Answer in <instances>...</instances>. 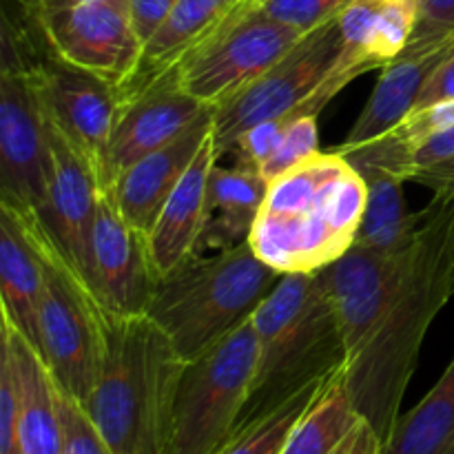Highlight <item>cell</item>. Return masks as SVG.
<instances>
[{"label":"cell","mask_w":454,"mask_h":454,"mask_svg":"<svg viewBox=\"0 0 454 454\" xmlns=\"http://www.w3.org/2000/svg\"><path fill=\"white\" fill-rule=\"evenodd\" d=\"M20 399L12 357L0 348V454H22L20 446Z\"/></svg>","instance_id":"4dcf8cb0"},{"label":"cell","mask_w":454,"mask_h":454,"mask_svg":"<svg viewBox=\"0 0 454 454\" xmlns=\"http://www.w3.org/2000/svg\"><path fill=\"white\" fill-rule=\"evenodd\" d=\"M184 366L149 315L109 313L100 371L80 406L115 454H167Z\"/></svg>","instance_id":"3957f363"},{"label":"cell","mask_w":454,"mask_h":454,"mask_svg":"<svg viewBox=\"0 0 454 454\" xmlns=\"http://www.w3.org/2000/svg\"><path fill=\"white\" fill-rule=\"evenodd\" d=\"M279 279L251 242H244L191 257L160 278L146 315L191 362L253 319Z\"/></svg>","instance_id":"5b68a950"},{"label":"cell","mask_w":454,"mask_h":454,"mask_svg":"<svg viewBox=\"0 0 454 454\" xmlns=\"http://www.w3.org/2000/svg\"><path fill=\"white\" fill-rule=\"evenodd\" d=\"M350 0H262L260 12L300 34H310L317 27L340 16Z\"/></svg>","instance_id":"f1b7e54d"},{"label":"cell","mask_w":454,"mask_h":454,"mask_svg":"<svg viewBox=\"0 0 454 454\" xmlns=\"http://www.w3.org/2000/svg\"><path fill=\"white\" fill-rule=\"evenodd\" d=\"M118 93L120 114L102 160V189H109L131 164L173 142L211 111L177 84L173 71Z\"/></svg>","instance_id":"7c38bea8"},{"label":"cell","mask_w":454,"mask_h":454,"mask_svg":"<svg viewBox=\"0 0 454 454\" xmlns=\"http://www.w3.org/2000/svg\"><path fill=\"white\" fill-rule=\"evenodd\" d=\"M3 348L12 357L20 399L22 454H62L58 386L47 364L3 317Z\"/></svg>","instance_id":"7402d4cb"},{"label":"cell","mask_w":454,"mask_h":454,"mask_svg":"<svg viewBox=\"0 0 454 454\" xmlns=\"http://www.w3.org/2000/svg\"><path fill=\"white\" fill-rule=\"evenodd\" d=\"M324 275L344 328L346 390L386 443L426 333L454 295V191L433 193L403 248L355 244Z\"/></svg>","instance_id":"6da1fadb"},{"label":"cell","mask_w":454,"mask_h":454,"mask_svg":"<svg viewBox=\"0 0 454 454\" xmlns=\"http://www.w3.org/2000/svg\"><path fill=\"white\" fill-rule=\"evenodd\" d=\"M257 368L235 430L269 415L346 364V341L324 270L282 275L253 315ZM233 430V433H235Z\"/></svg>","instance_id":"277c9868"},{"label":"cell","mask_w":454,"mask_h":454,"mask_svg":"<svg viewBox=\"0 0 454 454\" xmlns=\"http://www.w3.org/2000/svg\"><path fill=\"white\" fill-rule=\"evenodd\" d=\"M34 78L47 115L91 160L102 182V160L120 114L118 89L51 58L44 44Z\"/></svg>","instance_id":"9a60e30c"},{"label":"cell","mask_w":454,"mask_h":454,"mask_svg":"<svg viewBox=\"0 0 454 454\" xmlns=\"http://www.w3.org/2000/svg\"><path fill=\"white\" fill-rule=\"evenodd\" d=\"M176 0H127L129 16H131L133 29L140 35V40L149 43L160 27L167 22L168 13H171Z\"/></svg>","instance_id":"d6a6232c"},{"label":"cell","mask_w":454,"mask_h":454,"mask_svg":"<svg viewBox=\"0 0 454 454\" xmlns=\"http://www.w3.org/2000/svg\"><path fill=\"white\" fill-rule=\"evenodd\" d=\"M411 182L428 186L433 193H437V191H454V155L443 160V162H437L433 167L417 171Z\"/></svg>","instance_id":"d590c367"},{"label":"cell","mask_w":454,"mask_h":454,"mask_svg":"<svg viewBox=\"0 0 454 454\" xmlns=\"http://www.w3.org/2000/svg\"><path fill=\"white\" fill-rule=\"evenodd\" d=\"M44 269L20 215L0 200V295L3 317L43 357L40 341V297Z\"/></svg>","instance_id":"d6986e66"},{"label":"cell","mask_w":454,"mask_h":454,"mask_svg":"<svg viewBox=\"0 0 454 454\" xmlns=\"http://www.w3.org/2000/svg\"><path fill=\"white\" fill-rule=\"evenodd\" d=\"M58 408L62 421V454H115L98 433L87 411L60 388H58Z\"/></svg>","instance_id":"f546056e"},{"label":"cell","mask_w":454,"mask_h":454,"mask_svg":"<svg viewBox=\"0 0 454 454\" xmlns=\"http://www.w3.org/2000/svg\"><path fill=\"white\" fill-rule=\"evenodd\" d=\"M341 371L297 421L282 454H384L380 434L350 402Z\"/></svg>","instance_id":"44dd1931"},{"label":"cell","mask_w":454,"mask_h":454,"mask_svg":"<svg viewBox=\"0 0 454 454\" xmlns=\"http://www.w3.org/2000/svg\"><path fill=\"white\" fill-rule=\"evenodd\" d=\"M44 106V105H43ZM47 115V111H44ZM49 167L38 217L80 273L89 279V253L102 182L91 160L47 115Z\"/></svg>","instance_id":"5bb4252c"},{"label":"cell","mask_w":454,"mask_h":454,"mask_svg":"<svg viewBox=\"0 0 454 454\" xmlns=\"http://www.w3.org/2000/svg\"><path fill=\"white\" fill-rule=\"evenodd\" d=\"M89 282L105 309L115 315H145L160 282L149 235L124 217L106 189L98 195Z\"/></svg>","instance_id":"4fadbf2b"},{"label":"cell","mask_w":454,"mask_h":454,"mask_svg":"<svg viewBox=\"0 0 454 454\" xmlns=\"http://www.w3.org/2000/svg\"><path fill=\"white\" fill-rule=\"evenodd\" d=\"M27 13H44V12H58V9L78 7V4L98 3V0H16Z\"/></svg>","instance_id":"8d00e7d4"},{"label":"cell","mask_w":454,"mask_h":454,"mask_svg":"<svg viewBox=\"0 0 454 454\" xmlns=\"http://www.w3.org/2000/svg\"><path fill=\"white\" fill-rule=\"evenodd\" d=\"M419 0H350L340 13L344 53L340 65L364 75L403 51L417 27Z\"/></svg>","instance_id":"ffe728a7"},{"label":"cell","mask_w":454,"mask_h":454,"mask_svg":"<svg viewBox=\"0 0 454 454\" xmlns=\"http://www.w3.org/2000/svg\"><path fill=\"white\" fill-rule=\"evenodd\" d=\"M452 155H454V127L437 133V136L428 137V140L415 151V155H412V176H415L417 171H421V168H428L433 167V164L452 158Z\"/></svg>","instance_id":"e575fe53"},{"label":"cell","mask_w":454,"mask_h":454,"mask_svg":"<svg viewBox=\"0 0 454 454\" xmlns=\"http://www.w3.org/2000/svg\"><path fill=\"white\" fill-rule=\"evenodd\" d=\"M454 53V40L408 43L399 56L381 67V75L346 136L344 146H362L380 140L412 114L428 75Z\"/></svg>","instance_id":"e0dca14e"},{"label":"cell","mask_w":454,"mask_h":454,"mask_svg":"<svg viewBox=\"0 0 454 454\" xmlns=\"http://www.w3.org/2000/svg\"><path fill=\"white\" fill-rule=\"evenodd\" d=\"M317 151V115L306 114V111H297V114L288 120L286 129H284L273 155L266 160V164L260 168V173L264 176L266 182H270L278 176H282V173H286L288 168L297 167L300 162L309 160L310 155H315Z\"/></svg>","instance_id":"83f0119b"},{"label":"cell","mask_w":454,"mask_h":454,"mask_svg":"<svg viewBox=\"0 0 454 454\" xmlns=\"http://www.w3.org/2000/svg\"><path fill=\"white\" fill-rule=\"evenodd\" d=\"M337 18L301 35L273 67L213 109V140L220 158L255 124L297 111L319 115L346 84L359 78L340 65L344 38Z\"/></svg>","instance_id":"52a82bcc"},{"label":"cell","mask_w":454,"mask_h":454,"mask_svg":"<svg viewBox=\"0 0 454 454\" xmlns=\"http://www.w3.org/2000/svg\"><path fill=\"white\" fill-rule=\"evenodd\" d=\"M366 198V182L346 155L317 151L269 182L248 242L279 275L317 273L355 247Z\"/></svg>","instance_id":"7a4b0ae2"},{"label":"cell","mask_w":454,"mask_h":454,"mask_svg":"<svg viewBox=\"0 0 454 454\" xmlns=\"http://www.w3.org/2000/svg\"><path fill=\"white\" fill-rule=\"evenodd\" d=\"M269 182L251 164L235 162L233 167L215 164L208 182V217L202 238V248L215 251L248 242L260 208L264 204Z\"/></svg>","instance_id":"cb8c5ba5"},{"label":"cell","mask_w":454,"mask_h":454,"mask_svg":"<svg viewBox=\"0 0 454 454\" xmlns=\"http://www.w3.org/2000/svg\"><path fill=\"white\" fill-rule=\"evenodd\" d=\"M350 164L362 173L368 189L366 211L355 244L372 251H399L411 242L419 222V211L408 213L403 207L402 189L408 180L368 160H350Z\"/></svg>","instance_id":"d4e9b609"},{"label":"cell","mask_w":454,"mask_h":454,"mask_svg":"<svg viewBox=\"0 0 454 454\" xmlns=\"http://www.w3.org/2000/svg\"><path fill=\"white\" fill-rule=\"evenodd\" d=\"M454 40V0H419L417 27L408 43Z\"/></svg>","instance_id":"1f68e13d"},{"label":"cell","mask_w":454,"mask_h":454,"mask_svg":"<svg viewBox=\"0 0 454 454\" xmlns=\"http://www.w3.org/2000/svg\"><path fill=\"white\" fill-rule=\"evenodd\" d=\"M217 160L220 153L211 133L155 220L149 244L160 278L202 251L204 231L211 217L208 182Z\"/></svg>","instance_id":"ac0fdd59"},{"label":"cell","mask_w":454,"mask_h":454,"mask_svg":"<svg viewBox=\"0 0 454 454\" xmlns=\"http://www.w3.org/2000/svg\"><path fill=\"white\" fill-rule=\"evenodd\" d=\"M384 454H454V359L434 388L399 417Z\"/></svg>","instance_id":"484cf974"},{"label":"cell","mask_w":454,"mask_h":454,"mask_svg":"<svg viewBox=\"0 0 454 454\" xmlns=\"http://www.w3.org/2000/svg\"><path fill=\"white\" fill-rule=\"evenodd\" d=\"M326 384L328 380L310 384L309 388L293 395L291 399H286L282 406L270 411L269 415L260 417V419L251 421L244 428L235 430L229 437V442L215 454H282L288 437L295 430L297 421L313 406V402L322 395Z\"/></svg>","instance_id":"4316f807"},{"label":"cell","mask_w":454,"mask_h":454,"mask_svg":"<svg viewBox=\"0 0 454 454\" xmlns=\"http://www.w3.org/2000/svg\"><path fill=\"white\" fill-rule=\"evenodd\" d=\"M248 3L251 0H176L167 22L146 43L140 71L124 89L145 84L176 69Z\"/></svg>","instance_id":"603a6c76"},{"label":"cell","mask_w":454,"mask_h":454,"mask_svg":"<svg viewBox=\"0 0 454 454\" xmlns=\"http://www.w3.org/2000/svg\"><path fill=\"white\" fill-rule=\"evenodd\" d=\"M27 18L49 56L118 91L140 71L145 43L133 29L127 0H98L58 12L27 13Z\"/></svg>","instance_id":"8fae6325"},{"label":"cell","mask_w":454,"mask_h":454,"mask_svg":"<svg viewBox=\"0 0 454 454\" xmlns=\"http://www.w3.org/2000/svg\"><path fill=\"white\" fill-rule=\"evenodd\" d=\"M7 202V200H4ZM12 204V202H9ZM20 215L44 269L40 297L43 362L62 393L84 403L100 371L106 340L105 304L31 208L12 204Z\"/></svg>","instance_id":"8992f818"},{"label":"cell","mask_w":454,"mask_h":454,"mask_svg":"<svg viewBox=\"0 0 454 454\" xmlns=\"http://www.w3.org/2000/svg\"><path fill=\"white\" fill-rule=\"evenodd\" d=\"M211 133L213 109L204 114L198 122L191 124L176 140L131 164L106 189L114 195L115 204L124 213V217L136 229H140L146 235L153 231L155 220L167 204L168 195L180 184V180L189 171L195 155L200 153Z\"/></svg>","instance_id":"2e32d148"},{"label":"cell","mask_w":454,"mask_h":454,"mask_svg":"<svg viewBox=\"0 0 454 454\" xmlns=\"http://www.w3.org/2000/svg\"><path fill=\"white\" fill-rule=\"evenodd\" d=\"M257 368L253 319L186 362L173 402L167 454H215L247 406Z\"/></svg>","instance_id":"9c48e42d"},{"label":"cell","mask_w":454,"mask_h":454,"mask_svg":"<svg viewBox=\"0 0 454 454\" xmlns=\"http://www.w3.org/2000/svg\"><path fill=\"white\" fill-rule=\"evenodd\" d=\"M43 40L25 12L3 16L0 40V200L38 211L49 167L47 115L34 78Z\"/></svg>","instance_id":"ba28073f"},{"label":"cell","mask_w":454,"mask_h":454,"mask_svg":"<svg viewBox=\"0 0 454 454\" xmlns=\"http://www.w3.org/2000/svg\"><path fill=\"white\" fill-rule=\"evenodd\" d=\"M446 102H454V53H450V56L428 75L419 98H417V105L415 109H412V114H415V111L430 109V106L446 105Z\"/></svg>","instance_id":"836d02e7"},{"label":"cell","mask_w":454,"mask_h":454,"mask_svg":"<svg viewBox=\"0 0 454 454\" xmlns=\"http://www.w3.org/2000/svg\"><path fill=\"white\" fill-rule=\"evenodd\" d=\"M262 0L244 4L222 29L200 44L176 69L177 84L215 109L291 51L304 34L260 12Z\"/></svg>","instance_id":"30bf717a"}]
</instances>
